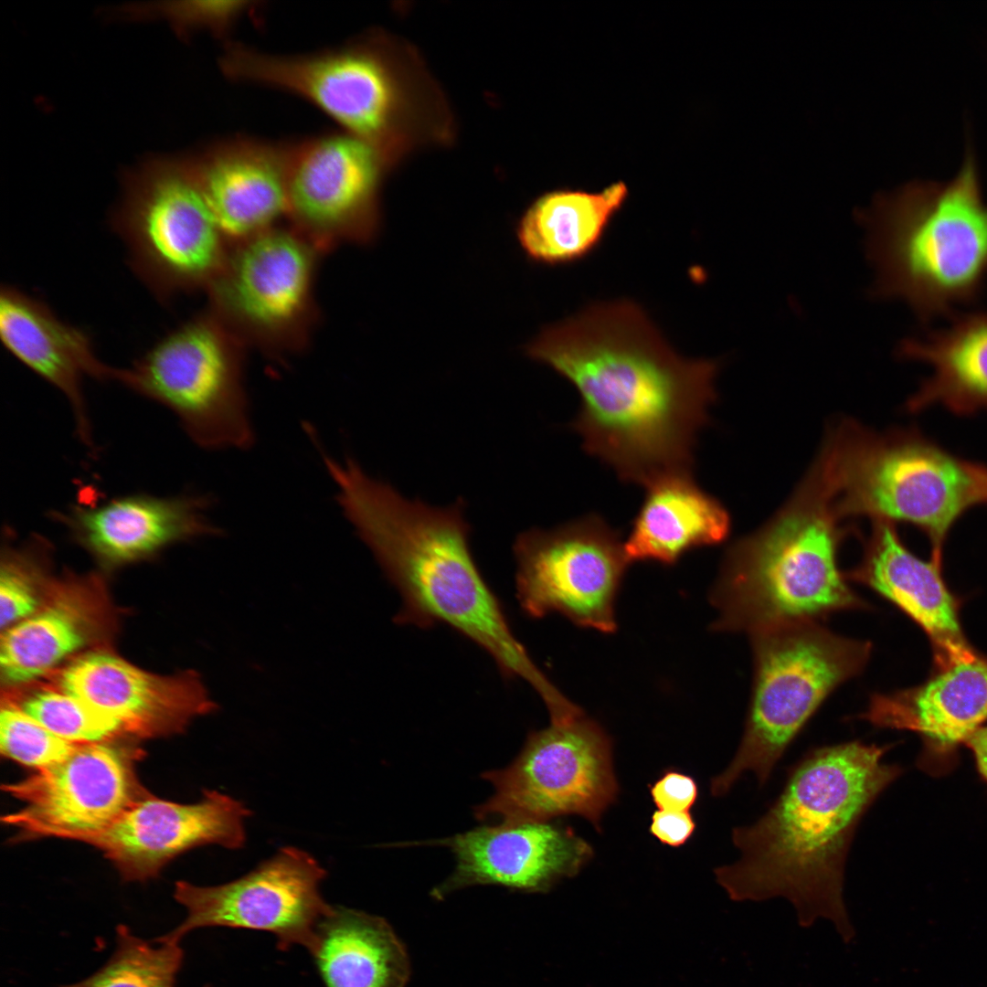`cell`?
Instances as JSON below:
<instances>
[{
  "instance_id": "obj_24",
  "label": "cell",
  "mask_w": 987,
  "mask_h": 987,
  "mask_svg": "<svg viewBox=\"0 0 987 987\" xmlns=\"http://www.w3.org/2000/svg\"><path fill=\"white\" fill-rule=\"evenodd\" d=\"M0 335L17 360L66 397L79 438L91 447L82 377L116 380L118 368L103 364L95 356L82 330L62 321L42 301L12 286L1 289Z\"/></svg>"
},
{
  "instance_id": "obj_11",
  "label": "cell",
  "mask_w": 987,
  "mask_h": 987,
  "mask_svg": "<svg viewBox=\"0 0 987 987\" xmlns=\"http://www.w3.org/2000/svg\"><path fill=\"white\" fill-rule=\"evenodd\" d=\"M528 734L517 757L482 778L494 793L475 807L478 820L546 822L576 814L597 831L616 801L611 740L583 711Z\"/></svg>"
},
{
  "instance_id": "obj_31",
  "label": "cell",
  "mask_w": 987,
  "mask_h": 987,
  "mask_svg": "<svg viewBox=\"0 0 987 987\" xmlns=\"http://www.w3.org/2000/svg\"><path fill=\"white\" fill-rule=\"evenodd\" d=\"M17 706L50 732L69 742H108L122 733L115 718L61 689L37 691Z\"/></svg>"
},
{
  "instance_id": "obj_18",
  "label": "cell",
  "mask_w": 987,
  "mask_h": 987,
  "mask_svg": "<svg viewBox=\"0 0 987 987\" xmlns=\"http://www.w3.org/2000/svg\"><path fill=\"white\" fill-rule=\"evenodd\" d=\"M250 811L218 791H205L196 803L183 804L145 793L112 824L85 843L100 849L122 876L143 881L170 860L204 844L239 849L246 841Z\"/></svg>"
},
{
  "instance_id": "obj_25",
  "label": "cell",
  "mask_w": 987,
  "mask_h": 987,
  "mask_svg": "<svg viewBox=\"0 0 987 987\" xmlns=\"http://www.w3.org/2000/svg\"><path fill=\"white\" fill-rule=\"evenodd\" d=\"M729 530L727 511L692 474L671 475L647 486L624 549L631 562L672 565L693 548L722 542Z\"/></svg>"
},
{
  "instance_id": "obj_26",
  "label": "cell",
  "mask_w": 987,
  "mask_h": 987,
  "mask_svg": "<svg viewBox=\"0 0 987 987\" xmlns=\"http://www.w3.org/2000/svg\"><path fill=\"white\" fill-rule=\"evenodd\" d=\"M950 318L943 328L900 345L901 356L931 368L930 377L907 402L912 412L935 404L958 415L987 410V312Z\"/></svg>"
},
{
  "instance_id": "obj_14",
  "label": "cell",
  "mask_w": 987,
  "mask_h": 987,
  "mask_svg": "<svg viewBox=\"0 0 987 987\" xmlns=\"http://www.w3.org/2000/svg\"><path fill=\"white\" fill-rule=\"evenodd\" d=\"M325 876L313 856L283 847L253 871L223 885L178 881L174 897L186 917L154 941L179 943L195 929L226 927L266 931L281 950L301 946L309 951L321 922L333 909L320 892Z\"/></svg>"
},
{
  "instance_id": "obj_27",
  "label": "cell",
  "mask_w": 987,
  "mask_h": 987,
  "mask_svg": "<svg viewBox=\"0 0 987 987\" xmlns=\"http://www.w3.org/2000/svg\"><path fill=\"white\" fill-rule=\"evenodd\" d=\"M325 987H406L405 945L383 918L333 907L309 950Z\"/></svg>"
},
{
  "instance_id": "obj_8",
  "label": "cell",
  "mask_w": 987,
  "mask_h": 987,
  "mask_svg": "<svg viewBox=\"0 0 987 987\" xmlns=\"http://www.w3.org/2000/svg\"><path fill=\"white\" fill-rule=\"evenodd\" d=\"M245 345L209 311L155 343L116 381L160 403L207 449H243L253 430L244 387Z\"/></svg>"
},
{
  "instance_id": "obj_15",
  "label": "cell",
  "mask_w": 987,
  "mask_h": 987,
  "mask_svg": "<svg viewBox=\"0 0 987 987\" xmlns=\"http://www.w3.org/2000/svg\"><path fill=\"white\" fill-rule=\"evenodd\" d=\"M138 754L110 741L80 744L60 761L4 785L24 805L2 820L21 838L85 842L147 793L133 770Z\"/></svg>"
},
{
  "instance_id": "obj_34",
  "label": "cell",
  "mask_w": 987,
  "mask_h": 987,
  "mask_svg": "<svg viewBox=\"0 0 987 987\" xmlns=\"http://www.w3.org/2000/svg\"><path fill=\"white\" fill-rule=\"evenodd\" d=\"M20 566V560L6 559L0 573V625L2 631L30 617L38 610L37 592Z\"/></svg>"
},
{
  "instance_id": "obj_13",
  "label": "cell",
  "mask_w": 987,
  "mask_h": 987,
  "mask_svg": "<svg viewBox=\"0 0 987 987\" xmlns=\"http://www.w3.org/2000/svg\"><path fill=\"white\" fill-rule=\"evenodd\" d=\"M514 554L517 600L527 615L558 612L582 627L615 631L616 596L631 562L602 517L532 528L518 535Z\"/></svg>"
},
{
  "instance_id": "obj_7",
  "label": "cell",
  "mask_w": 987,
  "mask_h": 987,
  "mask_svg": "<svg viewBox=\"0 0 987 987\" xmlns=\"http://www.w3.org/2000/svg\"><path fill=\"white\" fill-rule=\"evenodd\" d=\"M750 636L754 675L744 733L729 765L711 780L714 797L726 795L747 771L763 786L825 698L859 674L872 652L869 642L835 634L819 621Z\"/></svg>"
},
{
  "instance_id": "obj_4",
  "label": "cell",
  "mask_w": 987,
  "mask_h": 987,
  "mask_svg": "<svg viewBox=\"0 0 987 987\" xmlns=\"http://www.w3.org/2000/svg\"><path fill=\"white\" fill-rule=\"evenodd\" d=\"M871 250L879 291L923 321L978 300L987 279V202L971 150L944 182L912 181L876 198Z\"/></svg>"
},
{
  "instance_id": "obj_32",
  "label": "cell",
  "mask_w": 987,
  "mask_h": 987,
  "mask_svg": "<svg viewBox=\"0 0 987 987\" xmlns=\"http://www.w3.org/2000/svg\"><path fill=\"white\" fill-rule=\"evenodd\" d=\"M79 745L56 736L17 705L1 707L0 751L6 759L38 770L60 761Z\"/></svg>"
},
{
  "instance_id": "obj_33",
  "label": "cell",
  "mask_w": 987,
  "mask_h": 987,
  "mask_svg": "<svg viewBox=\"0 0 987 987\" xmlns=\"http://www.w3.org/2000/svg\"><path fill=\"white\" fill-rule=\"evenodd\" d=\"M259 8L258 2L244 0L186 1L164 7L180 28L208 30L227 41L236 26Z\"/></svg>"
},
{
  "instance_id": "obj_35",
  "label": "cell",
  "mask_w": 987,
  "mask_h": 987,
  "mask_svg": "<svg viewBox=\"0 0 987 987\" xmlns=\"http://www.w3.org/2000/svg\"><path fill=\"white\" fill-rule=\"evenodd\" d=\"M650 795L658 810L689 812L698 797L695 779L674 769L649 785Z\"/></svg>"
},
{
  "instance_id": "obj_38",
  "label": "cell",
  "mask_w": 987,
  "mask_h": 987,
  "mask_svg": "<svg viewBox=\"0 0 987 987\" xmlns=\"http://www.w3.org/2000/svg\"><path fill=\"white\" fill-rule=\"evenodd\" d=\"M206 987H207V986H206Z\"/></svg>"
},
{
  "instance_id": "obj_23",
  "label": "cell",
  "mask_w": 987,
  "mask_h": 987,
  "mask_svg": "<svg viewBox=\"0 0 987 987\" xmlns=\"http://www.w3.org/2000/svg\"><path fill=\"white\" fill-rule=\"evenodd\" d=\"M940 553L918 558L893 523L874 521L861 562L845 574L891 601L928 634L941 669L977 657L962 632L957 605L939 570Z\"/></svg>"
},
{
  "instance_id": "obj_6",
  "label": "cell",
  "mask_w": 987,
  "mask_h": 987,
  "mask_svg": "<svg viewBox=\"0 0 987 987\" xmlns=\"http://www.w3.org/2000/svg\"><path fill=\"white\" fill-rule=\"evenodd\" d=\"M809 476L840 519L869 516L922 530L940 553L954 524L987 504V466L949 452L915 430L870 431L840 423Z\"/></svg>"
},
{
  "instance_id": "obj_19",
  "label": "cell",
  "mask_w": 987,
  "mask_h": 987,
  "mask_svg": "<svg viewBox=\"0 0 987 987\" xmlns=\"http://www.w3.org/2000/svg\"><path fill=\"white\" fill-rule=\"evenodd\" d=\"M60 689L115 718L122 733L154 738L183 732L217 704L197 673L160 675L106 652L84 653L60 673Z\"/></svg>"
},
{
  "instance_id": "obj_3",
  "label": "cell",
  "mask_w": 987,
  "mask_h": 987,
  "mask_svg": "<svg viewBox=\"0 0 987 987\" xmlns=\"http://www.w3.org/2000/svg\"><path fill=\"white\" fill-rule=\"evenodd\" d=\"M324 462L345 516L401 595L395 621L448 624L486 651L504 676L527 682L545 704L557 701L561 692L515 638L473 560L462 499L433 507L371 478L352 458L324 455Z\"/></svg>"
},
{
  "instance_id": "obj_21",
  "label": "cell",
  "mask_w": 987,
  "mask_h": 987,
  "mask_svg": "<svg viewBox=\"0 0 987 987\" xmlns=\"http://www.w3.org/2000/svg\"><path fill=\"white\" fill-rule=\"evenodd\" d=\"M859 717L878 727L918 733L924 744L918 766L941 773L987 718V661L977 656L941 669L920 686L874 695Z\"/></svg>"
},
{
  "instance_id": "obj_28",
  "label": "cell",
  "mask_w": 987,
  "mask_h": 987,
  "mask_svg": "<svg viewBox=\"0 0 987 987\" xmlns=\"http://www.w3.org/2000/svg\"><path fill=\"white\" fill-rule=\"evenodd\" d=\"M628 196L622 181L597 192L566 188L547 192L521 217L518 241L536 263L557 266L580 260L599 247Z\"/></svg>"
},
{
  "instance_id": "obj_16",
  "label": "cell",
  "mask_w": 987,
  "mask_h": 987,
  "mask_svg": "<svg viewBox=\"0 0 987 987\" xmlns=\"http://www.w3.org/2000/svg\"><path fill=\"white\" fill-rule=\"evenodd\" d=\"M378 150L344 131L293 143L288 223L323 252L367 244L380 228Z\"/></svg>"
},
{
  "instance_id": "obj_12",
  "label": "cell",
  "mask_w": 987,
  "mask_h": 987,
  "mask_svg": "<svg viewBox=\"0 0 987 987\" xmlns=\"http://www.w3.org/2000/svg\"><path fill=\"white\" fill-rule=\"evenodd\" d=\"M372 44L352 41L312 53L281 55L229 40L219 65L228 79L306 100L342 131L378 150L392 125L398 90L387 60Z\"/></svg>"
},
{
  "instance_id": "obj_5",
  "label": "cell",
  "mask_w": 987,
  "mask_h": 987,
  "mask_svg": "<svg viewBox=\"0 0 987 987\" xmlns=\"http://www.w3.org/2000/svg\"><path fill=\"white\" fill-rule=\"evenodd\" d=\"M845 532L806 478L764 526L727 550L710 593L716 631L749 635L865 607L837 565Z\"/></svg>"
},
{
  "instance_id": "obj_36",
  "label": "cell",
  "mask_w": 987,
  "mask_h": 987,
  "mask_svg": "<svg viewBox=\"0 0 987 987\" xmlns=\"http://www.w3.org/2000/svg\"><path fill=\"white\" fill-rule=\"evenodd\" d=\"M695 827L689 812L657 810L652 815L649 830L662 844L679 847L689 840Z\"/></svg>"
},
{
  "instance_id": "obj_29",
  "label": "cell",
  "mask_w": 987,
  "mask_h": 987,
  "mask_svg": "<svg viewBox=\"0 0 987 987\" xmlns=\"http://www.w3.org/2000/svg\"><path fill=\"white\" fill-rule=\"evenodd\" d=\"M87 613L73 600L58 599L3 631L0 668L9 685L33 681L87 644Z\"/></svg>"
},
{
  "instance_id": "obj_17",
  "label": "cell",
  "mask_w": 987,
  "mask_h": 987,
  "mask_svg": "<svg viewBox=\"0 0 987 987\" xmlns=\"http://www.w3.org/2000/svg\"><path fill=\"white\" fill-rule=\"evenodd\" d=\"M440 845L456 858L452 874L431 890L443 899L466 886L496 885L527 893L549 891L575 876L593 856V848L572 828L549 821L501 822L444 839L401 845Z\"/></svg>"
},
{
  "instance_id": "obj_20",
  "label": "cell",
  "mask_w": 987,
  "mask_h": 987,
  "mask_svg": "<svg viewBox=\"0 0 987 987\" xmlns=\"http://www.w3.org/2000/svg\"><path fill=\"white\" fill-rule=\"evenodd\" d=\"M292 148L293 143L236 136L190 159L230 248L288 223Z\"/></svg>"
},
{
  "instance_id": "obj_22",
  "label": "cell",
  "mask_w": 987,
  "mask_h": 987,
  "mask_svg": "<svg viewBox=\"0 0 987 987\" xmlns=\"http://www.w3.org/2000/svg\"><path fill=\"white\" fill-rule=\"evenodd\" d=\"M199 494H137L52 512L72 536L99 558L121 564L147 557L179 542L220 534Z\"/></svg>"
},
{
  "instance_id": "obj_2",
  "label": "cell",
  "mask_w": 987,
  "mask_h": 987,
  "mask_svg": "<svg viewBox=\"0 0 987 987\" xmlns=\"http://www.w3.org/2000/svg\"><path fill=\"white\" fill-rule=\"evenodd\" d=\"M889 748L852 740L816 748L798 761L765 813L732 831L740 857L715 870L730 899L784 897L801 926L826 918L851 940L844 867L861 820L902 773L883 761Z\"/></svg>"
},
{
  "instance_id": "obj_30",
  "label": "cell",
  "mask_w": 987,
  "mask_h": 987,
  "mask_svg": "<svg viewBox=\"0 0 987 987\" xmlns=\"http://www.w3.org/2000/svg\"><path fill=\"white\" fill-rule=\"evenodd\" d=\"M183 960L179 943L154 945L120 925L108 961L88 978L63 987H175Z\"/></svg>"
},
{
  "instance_id": "obj_10",
  "label": "cell",
  "mask_w": 987,
  "mask_h": 987,
  "mask_svg": "<svg viewBox=\"0 0 987 987\" xmlns=\"http://www.w3.org/2000/svg\"><path fill=\"white\" fill-rule=\"evenodd\" d=\"M322 253L289 223L238 244L206 290L207 310L245 346L274 356L297 353L316 321Z\"/></svg>"
},
{
  "instance_id": "obj_1",
  "label": "cell",
  "mask_w": 987,
  "mask_h": 987,
  "mask_svg": "<svg viewBox=\"0 0 987 987\" xmlns=\"http://www.w3.org/2000/svg\"><path fill=\"white\" fill-rule=\"evenodd\" d=\"M525 351L576 387L581 407L571 426L621 480L648 486L692 474L718 364L680 356L637 302H593L544 328Z\"/></svg>"
},
{
  "instance_id": "obj_9",
  "label": "cell",
  "mask_w": 987,
  "mask_h": 987,
  "mask_svg": "<svg viewBox=\"0 0 987 987\" xmlns=\"http://www.w3.org/2000/svg\"><path fill=\"white\" fill-rule=\"evenodd\" d=\"M114 226L134 271L161 300L207 290L230 250L190 159L154 163L133 176Z\"/></svg>"
},
{
  "instance_id": "obj_37",
  "label": "cell",
  "mask_w": 987,
  "mask_h": 987,
  "mask_svg": "<svg viewBox=\"0 0 987 987\" xmlns=\"http://www.w3.org/2000/svg\"><path fill=\"white\" fill-rule=\"evenodd\" d=\"M966 744L973 753L980 774L987 782V726L981 727Z\"/></svg>"
}]
</instances>
